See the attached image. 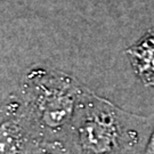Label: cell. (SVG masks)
Segmentation results:
<instances>
[{
	"label": "cell",
	"mask_w": 154,
	"mask_h": 154,
	"mask_svg": "<svg viewBox=\"0 0 154 154\" xmlns=\"http://www.w3.org/2000/svg\"><path fill=\"white\" fill-rule=\"evenodd\" d=\"M0 154H31L44 143L16 93L1 103Z\"/></svg>",
	"instance_id": "cell-3"
},
{
	"label": "cell",
	"mask_w": 154,
	"mask_h": 154,
	"mask_svg": "<svg viewBox=\"0 0 154 154\" xmlns=\"http://www.w3.org/2000/svg\"><path fill=\"white\" fill-rule=\"evenodd\" d=\"M66 154H67V153H66Z\"/></svg>",
	"instance_id": "cell-7"
},
{
	"label": "cell",
	"mask_w": 154,
	"mask_h": 154,
	"mask_svg": "<svg viewBox=\"0 0 154 154\" xmlns=\"http://www.w3.org/2000/svg\"><path fill=\"white\" fill-rule=\"evenodd\" d=\"M31 154H66V149L63 144H44Z\"/></svg>",
	"instance_id": "cell-5"
},
{
	"label": "cell",
	"mask_w": 154,
	"mask_h": 154,
	"mask_svg": "<svg viewBox=\"0 0 154 154\" xmlns=\"http://www.w3.org/2000/svg\"><path fill=\"white\" fill-rule=\"evenodd\" d=\"M154 125L86 87L65 140L67 154H144Z\"/></svg>",
	"instance_id": "cell-1"
},
{
	"label": "cell",
	"mask_w": 154,
	"mask_h": 154,
	"mask_svg": "<svg viewBox=\"0 0 154 154\" xmlns=\"http://www.w3.org/2000/svg\"><path fill=\"white\" fill-rule=\"evenodd\" d=\"M144 154H154V128H153L152 134H151L149 144H147V146H146V149H145V153Z\"/></svg>",
	"instance_id": "cell-6"
},
{
	"label": "cell",
	"mask_w": 154,
	"mask_h": 154,
	"mask_svg": "<svg viewBox=\"0 0 154 154\" xmlns=\"http://www.w3.org/2000/svg\"><path fill=\"white\" fill-rule=\"evenodd\" d=\"M86 86L54 67L32 66L22 78L17 94L39 136L46 144H63Z\"/></svg>",
	"instance_id": "cell-2"
},
{
	"label": "cell",
	"mask_w": 154,
	"mask_h": 154,
	"mask_svg": "<svg viewBox=\"0 0 154 154\" xmlns=\"http://www.w3.org/2000/svg\"><path fill=\"white\" fill-rule=\"evenodd\" d=\"M126 55L140 82L154 88V30L143 34L126 50Z\"/></svg>",
	"instance_id": "cell-4"
}]
</instances>
